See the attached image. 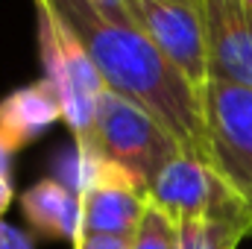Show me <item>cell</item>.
<instances>
[{
	"label": "cell",
	"mask_w": 252,
	"mask_h": 249,
	"mask_svg": "<svg viewBox=\"0 0 252 249\" xmlns=\"http://www.w3.org/2000/svg\"><path fill=\"white\" fill-rule=\"evenodd\" d=\"M9 161H12V156L0 147V170H3V173H9Z\"/></svg>",
	"instance_id": "obj_17"
},
{
	"label": "cell",
	"mask_w": 252,
	"mask_h": 249,
	"mask_svg": "<svg viewBox=\"0 0 252 249\" xmlns=\"http://www.w3.org/2000/svg\"><path fill=\"white\" fill-rule=\"evenodd\" d=\"M0 249H35V244H32V238L27 232H21V229L0 220Z\"/></svg>",
	"instance_id": "obj_14"
},
{
	"label": "cell",
	"mask_w": 252,
	"mask_h": 249,
	"mask_svg": "<svg viewBox=\"0 0 252 249\" xmlns=\"http://www.w3.org/2000/svg\"><path fill=\"white\" fill-rule=\"evenodd\" d=\"M250 232L229 223L185 220L179 223V249H238Z\"/></svg>",
	"instance_id": "obj_11"
},
{
	"label": "cell",
	"mask_w": 252,
	"mask_h": 249,
	"mask_svg": "<svg viewBox=\"0 0 252 249\" xmlns=\"http://www.w3.org/2000/svg\"><path fill=\"white\" fill-rule=\"evenodd\" d=\"M208 79L252 88V12L241 0H202Z\"/></svg>",
	"instance_id": "obj_8"
},
{
	"label": "cell",
	"mask_w": 252,
	"mask_h": 249,
	"mask_svg": "<svg viewBox=\"0 0 252 249\" xmlns=\"http://www.w3.org/2000/svg\"><path fill=\"white\" fill-rule=\"evenodd\" d=\"M30 229L47 241L76 244L82 235V196L59 179H41L21 193Z\"/></svg>",
	"instance_id": "obj_10"
},
{
	"label": "cell",
	"mask_w": 252,
	"mask_h": 249,
	"mask_svg": "<svg viewBox=\"0 0 252 249\" xmlns=\"http://www.w3.org/2000/svg\"><path fill=\"white\" fill-rule=\"evenodd\" d=\"M73 249H132V241L124 238H106V235H79Z\"/></svg>",
	"instance_id": "obj_13"
},
{
	"label": "cell",
	"mask_w": 252,
	"mask_h": 249,
	"mask_svg": "<svg viewBox=\"0 0 252 249\" xmlns=\"http://www.w3.org/2000/svg\"><path fill=\"white\" fill-rule=\"evenodd\" d=\"M241 3H244V6H247V9L252 12V0H241Z\"/></svg>",
	"instance_id": "obj_18"
},
{
	"label": "cell",
	"mask_w": 252,
	"mask_h": 249,
	"mask_svg": "<svg viewBox=\"0 0 252 249\" xmlns=\"http://www.w3.org/2000/svg\"><path fill=\"white\" fill-rule=\"evenodd\" d=\"M147 196L176 223L208 220L252 232V205L208 161L179 153L150 182Z\"/></svg>",
	"instance_id": "obj_4"
},
{
	"label": "cell",
	"mask_w": 252,
	"mask_h": 249,
	"mask_svg": "<svg viewBox=\"0 0 252 249\" xmlns=\"http://www.w3.org/2000/svg\"><path fill=\"white\" fill-rule=\"evenodd\" d=\"M88 3L115 21H126V0H88Z\"/></svg>",
	"instance_id": "obj_15"
},
{
	"label": "cell",
	"mask_w": 252,
	"mask_h": 249,
	"mask_svg": "<svg viewBox=\"0 0 252 249\" xmlns=\"http://www.w3.org/2000/svg\"><path fill=\"white\" fill-rule=\"evenodd\" d=\"M73 30L106 91L153 115L182 153L208 161L199 88L129 21L103 15L88 0H44Z\"/></svg>",
	"instance_id": "obj_1"
},
{
	"label": "cell",
	"mask_w": 252,
	"mask_h": 249,
	"mask_svg": "<svg viewBox=\"0 0 252 249\" xmlns=\"http://www.w3.org/2000/svg\"><path fill=\"white\" fill-rule=\"evenodd\" d=\"M132 249H179V223L150 202L132 238Z\"/></svg>",
	"instance_id": "obj_12"
},
{
	"label": "cell",
	"mask_w": 252,
	"mask_h": 249,
	"mask_svg": "<svg viewBox=\"0 0 252 249\" xmlns=\"http://www.w3.org/2000/svg\"><path fill=\"white\" fill-rule=\"evenodd\" d=\"M12 199H15V187H12V179H9V173H3V170H0V220H3V214L9 211Z\"/></svg>",
	"instance_id": "obj_16"
},
{
	"label": "cell",
	"mask_w": 252,
	"mask_h": 249,
	"mask_svg": "<svg viewBox=\"0 0 252 249\" xmlns=\"http://www.w3.org/2000/svg\"><path fill=\"white\" fill-rule=\"evenodd\" d=\"M62 121V103L47 79L15 88L0 100V147L15 156L35 144L53 124Z\"/></svg>",
	"instance_id": "obj_9"
},
{
	"label": "cell",
	"mask_w": 252,
	"mask_h": 249,
	"mask_svg": "<svg viewBox=\"0 0 252 249\" xmlns=\"http://www.w3.org/2000/svg\"><path fill=\"white\" fill-rule=\"evenodd\" d=\"M76 153L118 164L132 179L150 187L161 167L182 153V147L153 115L112 91H103L88 135L76 141Z\"/></svg>",
	"instance_id": "obj_2"
},
{
	"label": "cell",
	"mask_w": 252,
	"mask_h": 249,
	"mask_svg": "<svg viewBox=\"0 0 252 249\" xmlns=\"http://www.w3.org/2000/svg\"><path fill=\"white\" fill-rule=\"evenodd\" d=\"M199 100L208 164L252 205V88L208 79Z\"/></svg>",
	"instance_id": "obj_5"
},
{
	"label": "cell",
	"mask_w": 252,
	"mask_h": 249,
	"mask_svg": "<svg viewBox=\"0 0 252 249\" xmlns=\"http://www.w3.org/2000/svg\"><path fill=\"white\" fill-rule=\"evenodd\" d=\"M82 235H106L132 241L150 205L147 187L118 164L94 158L82 187Z\"/></svg>",
	"instance_id": "obj_7"
},
{
	"label": "cell",
	"mask_w": 252,
	"mask_h": 249,
	"mask_svg": "<svg viewBox=\"0 0 252 249\" xmlns=\"http://www.w3.org/2000/svg\"><path fill=\"white\" fill-rule=\"evenodd\" d=\"M126 21L202 91L208 82L202 0H126Z\"/></svg>",
	"instance_id": "obj_6"
},
{
	"label": "cell",
	"mask_w": 252,
	"mask_h": 249,
	"mask_svg": "<svg viewBox=\"0 0 252 249\" xmlns=\"http://www.w3.org/2000/svg\"><path fill=\"white\" fill-rule=\"evenodd\" d=\"M38 12V50L44 76L59 103H62V121L73 132V144L82 141L91 129L97 103L103 97V82L88 59L85 47L73 35V30L50 9L44 0H32Z\"/></svg>",
	"instance_id": "obj_3"
}]
</instances>
